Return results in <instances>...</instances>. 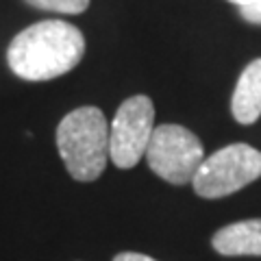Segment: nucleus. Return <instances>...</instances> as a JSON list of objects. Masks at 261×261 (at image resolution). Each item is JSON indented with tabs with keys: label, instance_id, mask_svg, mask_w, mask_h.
<instances>
[{
	"label": "nucleus",
	"instance_id": "6",
	"mask_svg": "<svg viewBox=\"0 0 261 261\" xmlns=\"http://www.w3.org/2000/svg\"><path fill=\"white\" fill-rule=\"evenodd\" d=\"M211 244L224 257H261V218L220 228Z\"/></svg>",
	"mask_w": 261,
	"mask_h": 261
},
{
	"label": "nucleus",
	"instance_id": "9",
	"mask_svg": "<svg viewBox=\"0 0 261 261\" xmlns=\"http://www.w3.org/2000/svg\"><path fill=\"white\" fill-rule=\"evenodd\" d=\"M242 18L250 24H261V0H246L244 5H240Z\"/></svg>",
	"mask_w": 261,
	"mask_h": 261
},
{
	"label": "nucleus",
	"instance_id": "5",
	"mask_svg": "<svg viewBox=\"0 0 261 261\" xmlns=\"http://www.w3.org/2000/svg\"><path fill=\"white\" fill-rule=\"evenodd\" d=\"M154 130V107L148 96H130L120 105L109 126V159L128 170L146 157Z\"/></svg>",
	"mask_w": 261,
	"mask_h": 261
},
{
	"label": "nucleus",
	"instance_id": "10",
	"mask_svg": "<svg viewBox=\"0 0 261 261\" xmlns=\"http://www.w3.org/2000/svg\"><path fill=\"white\" fill-rule=\"evenodd\" d=\"M113 261H157V259H152L148 255H140V252H120Z\"/></svg>",
	"mask_w": 261,
	"mask_h": 261
},
{
	"label": "nucleus",
	"instance_id": "8",
	"mask_svg": "<svg viewBox=\"0 0 261 261\" xmlns=\"http://www.w3.org/2000/svg\"><path fill=\"white\" fill-rule=\"evenodd\" d=\"M27 5L42 11H55L65 15H79L89 7V0H24Z\"/></svg>",
	"mask_w": 261,
	"mask_h": 261
},
{
	"label": "nucleus",
	"instance_id": "1",
	"mask_svg": "<svg viewBox=\"0 0 261 261\" xmlns=\"http://www.w3.org/2000/svg\"><path fill=\"white\" fill-rule=\"evenodd\" d=\"M85 55V37L74 24L42 20L20 31L7 50V63L22 81H50L68 74Z\"/></svg>",
	"mask_w": 261,
	"mask_h": 261
},
{
	"label": "nucleus",
	"instance_id": "3",
	"mask_svg": "<svg viewBox=\"0 0 261 261\" xmlns=\"http://www.w3.org/2000/svg\"><path fill=\"white\" fill-rule=\"evenodd\" d=\"M261 176V152L248 144H231L205 157L194 174V192L202 198H222Z\"/></svg>",
	"mask_w": 261,
	"mask_h": 261
},
{
	"label": "nucleus",
	"instance_id": "2",
	"mask_svg": "<svg viewBox=\"0 0 261 261\" xmlns=\"http://www.w3.org/2000/svg\"><path fill=\"white\" fill-rule=\"evenodd\" d=\"M57 148L76 181H96L109 159V124L98 107H79L57 126Z\"/></svg>",
	"mask_w": 261,
	"mask_h": 261
},
{
	"label": "nucleus",
	"instance_id": "4",
	"mask_svg": "<svg viewBox=\"0 0 261 261\" xmlns=\"http://www.w3.org/2000/svg\"><path fill=\"white\" fill-rule=\"evenodd\" d=\"M150 170L172 185L190 183L205 161V148L190 128L178 124H161L152 130L146 148Z\"/></svg>",
	"mask_w": 261,
	"mask_h": 261
},
{
	"label": "nucleus",
	"instance_id": "11",
	"mask_svg": "<svg viewBox=\"0 0 261 261\" xmlns=\"http://www.w3.org/2000/svg\"><path fill=\"white\" fill-rule=\"evenodd\" d=\"M228 3H233V5H238V7H240V5L246 3V0H228Z\"/></svg>",
	"mask_w": 261,
	"mask_h": 261
},
{
	"label": "nucleus",
	"instance_id": "7",
	"mask_svg": "<svg viewBox=\"0 0 261 261\" xmlns=\"http://www.w3.org/2000/svg\"><path fill=\"white\" fill-rule=\"evenodd\" d=\"M231 111L240 124H252L261 116V59L250 61L240 74L231 98Z\"/></svg>",
	"mask_w": 261,
	"mask_h": 261
}]
</instances>
